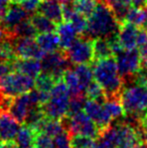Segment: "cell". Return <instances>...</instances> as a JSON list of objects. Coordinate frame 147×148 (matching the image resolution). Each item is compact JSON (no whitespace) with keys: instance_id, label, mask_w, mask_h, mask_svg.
<instances>
[{"instance_id":"6da1fadb","label":"cell","mask_w":147,"mask_h":148,"mask_svg":"<svg viewBox=\"0 0 147 148\" xmlns=\"http://www.w3.org/2000/svg\"><path fill=\"white\" fill-rule=\"evenodd\" d=\"M97 139L107 148H137L145 142L141 127L134 126L124 118L113 121Z\"/></svg>"},{"instance_id":"7a4b0ae2","label":"cell","mask_w":147,"mask_h":148,"mask_svg":"<svg viewBox=\"0 0 147 148\" xmlns=\"http://www.w3.org/2000/svg\"><path fill=\"white\" fill-rule=\"evenodd\" d=\"M125 116L131 123H140L147 112V86L130 81L123 84L120 94Z\"/></svg>"},{"instance_id":"3957f363","label":"cell","mask_w":147,"mask_h":148,"mask_svg":"<svg viewBox=\"0 0 147 148\" xmlns=\"http://www.w3.org/2000/svg\"><path fill=\"white\" fill-rule=\"evenodd\" d=\"M92 66L95 81L102 87L106 98L120 97L123 80L120 76L115 57L94 60Z\"/></svg>"},{"instance_id":"277c9868","label":"cell","mask_w":147,"mask_h":148,"mask_svg":"<svg viewBox=\"0 0 147 148\" xmlns=\"http://www.w3.org/2000/svg\"><path fill=\"white\" fill-rule=\"evenodd\" d=\"M120 22L114 12L108 5L100 0L96 9L88 17L85 35L91 39L97 37L111 38L117 34Z\"/></svg>"},{"instance_id":"5b68a950","label":"cell","mask_w":147,"mask_h":148,"mask_svg":"<svg viewBox=\"0 0 147 148\" xmlns=\"http://www.w3.org/2000/svg\"><path fill=\"white\" fill-rule=\"evenodd\" d=\"M71 94L63 78L55 82L46 103L41 105L45 117L62 120L68 115Z\"/></svg>"},{"instance_id":"8992f818","label":"cell","mask_w":147,"mask_h":148,"mask_svg":"<svg viewBox=\"0 0 147 148\" xmlns=\"http://www.w3.org/2000/svg\"><path fill=\"white\" fill-rule=\"evenodd\" d=\"M61 121L65 130L69 133L70 136L85 135L97 139L100 135L99 127L84 110L71 115H67Z\"/></svg>"},{"instance_id":"52a82bcc","label":"cell","mask_w":147,"mask_h":148,"mask_svg":"<svg viewBox=\"0 0 147 148\" xmlns=\"http://www.w3.org/2000/svg\"><path fill=\"white\" fill-rule=\"evenodd\" d=\"M36 81L34 78L22 73L13 72L0 77V95L15 98L21 94L34 89Z\"/></svg>"},{"instance_id":"ba28073f","label":"cell","mask_w":147,"mask_h":148,"mask_svg":"<svg viewBox=\"0 0 147 148\" xmlns=\"http://www.w3.org/2000/svg\"><path fill=\"white\" fill-rule=\"evenodd\" d=\"M68 60L73 64H92L94 60L93 55V39L81 35L74 42L64 51Z\"/></svg>"},{"instance_id":"9c48e42d","label":"cell","mask_w":147,"mask_h":148,"mask_svg":"<svg viewBox=\"0 0 147 148\" xmlns=\"http://www.w3.org/2000/svg\"><path fill=\"white\" fill-rule=\"evenodd\" d=\"M118 70L123 80V84L133 79L136 73L141 68L139 51L134 49H122L115 55Z\"/></svg>"},{"instance_id":"30bf717a","label":"cell","mask_w":147,"mask_h":148,"mask_svg":"<svg viewBox=\"0 0 147 148\" xmlns=\"http://www.w3.org/2000/svg\"><path fill=\"white\" fill-rule=\"evenodd\" d=\"M41 60V68L43 73L53 76L55 80H59L63 77L64 72L70 68L71 64L63 49L62 51H57L53 53H45Z\"/></svg>"},{"instance_id":"8fae6325","label":"cell","mask_w":147,"mask_h":148,"mask_svg":"<svg viewBox=\"0 0 147 148\" xmlns=\"http://www.w3.org/2000/svg\"><path fill=\"white\" fill-rule=\"evenodd\" d=\"M12 42L16 57L20 59H36L40 60L45 56V53L36 42V37H14L12 38Z\"/></svg>"},{"instance_id":"7c38bea8","label":"cell","mask_w":147,"mask_h":148,"mask_svg":"<svg viewBox=\"0 0 147 148\" xmlns=\"http://www.w3.org/2000/svg\"><path fill=\"white\" fill-rule=\"evenodd\" d=\"M83 110L96 123L97 126L100 129V132L104 130L105 128H107L113 122V119H112L110 113L106 109L103 102L88 99L85 102Z\"/></svg>"},{"instance_id":"4fadbf2b","label":"cell","mask_w":147,"mask_h":148,"mask_svg":"<svg viewBox=\"0 0 147 148\" xmlns=\"http://www.w3.org/2000/svg\"><path fill=\"white\" fill-rule=\"evenodd\" d=\"M139 27L123 21L120 23L119 30L117 32V40L122 49H137V35Z\"/></svg>"},{"instance_id":"5bb4252c","label":"cell","mask_w":147,"mask_h":148,"mask_svg":"<svg viewBox=\"0 0 147 148\" xmlns=\"http://www.w3.org/2000/svg\"><path fill=\"white\" fill-rule=\"evenodd\" d=\"M25 18H27V12L23 9V7L20 4L12 3L4 17L0 20V23L5 31V35H9L14 27Z\"/></svg>"},{"instance_id":"9a60e30c","label":"cell","mask_w":147,"mask_h":148,"mask_svg":"<svg viewBox=\"0 0 147 148\" xmlns=\"http://www.w3.org/2000/svg\"><path fill=\"white\" fill-rule=\"evenodd\" d=\"M32 106L37 105L32 104L29 96V92H27V93L21 94V95L17 96L15 98H12V101L9 106L8 112L19 123H24L26 116H27L28 112H29L30 108Z\"/></svg>"},{"instance_id":"2e32d148","label":"cell","mask_w":147,"mask_h":148,"mask_svg":"<svg viewBox=\"0 0 147 148\" xmlns=\"http://www.w3.org/2000/svg\"><path fill=\"white\" fill-rule=\"evenodd\" d=\"M20 123L8 111H0V141H14Z\"/></svg>"},{"instance_id":"e0dca14e","label":"cell","mask_w":147,"mask_h":148,"mask_svg":"<svg viewBox=\"0 0 147 148\" xmlns=\"http://www.w3.org/2000/svg\"><path fill=\"white\" fill-rule=\"evenodd\" d=\"M13 71L36 79L42 71L41 62L36 59H20L16 58L13 60Z\"/></svg>"},{"instance_id":"ac0fdd59","label":"cell","mask_w":147,"mask_h":148,"mask_svg":"<svg viewBox=\"0 0 147 148\" xmlns=\"http://www.w3.org/2000/svg\"><path fill=\"white\" fill-rule=\"evenodd\" d=\"M37 12L46 16L57 25L64 21L63 5L57 3L55 0H42L39 4Z\"/></svg>"},{"instance_id":"d6986e66","label":"cell","mask_w":147,"mask_h":148,"mask_svg":"<svg viewBox=\"0 0 147 148\" xmlns=\"http://www.w3.org/2000/svg\"><path fill=\"white\" fill-rule=\"evenodd\" d=\"M57 34L59 39V47L66 51L77 38V31L69 21H63L57 25Z\"/></svg>"},{"instance_id":"ffe728a7","label":"cell","mask_w":147,"mask_h":148,"mask_svg":"<svg viewBox=\"0 0 147 148\" xmlns=\"http://www.w3.org/2000/svg\"><path fill=\"white\" fill-rule=\"evenodd\" d=\"M36 40L45 53H53L61 49L59 36L55 32L39 33L38 35H36Z\"/></svg>"},{"instance_id":"44dd1931","label":"cell","mask_w":147,"mask_h":148,"mask_svg":"<svg viewBox=\"0 0 147 148\" xmlns=\"http://www.w3.org/2000/svg\"><path fill=\"white\" fill-rule=\"evenodd\" d=\"M34 138L36 131L30 126L24 124L23 126H20L14 142L17 148H34Z\"/></svg>"},{"instance_id":"7402d4cb","label":"cell","mask_w":147,"mask_h":148,"mask_svg":"<svg viewBox=\"0 0 147 148\" xmlns=\"http://www.w3.org/2000/svg\"><path fill=\"white\" fill-rule=\"evenodd\" d=\"M93 55H94V60L113 57L114 53L110 39L105 37H97L93 39Z\"/></svg>"},{"instance_id":"603a6c76","label":"cell","mask_w":147,"mask_h":148,"mask_svg":"<svg viewBox=\"0 0 147 148\" xmlns=\"http://www.w3.org/2000/svg\"><path fill=\"white\" fill-rule=\"evenodd\" d=\"M62 78H63L65 84L67 85L71 96L86 95L84 89L82 88L80 79H79L78 75H77V73L75 72L74 69H71V68L67 69V70L64 72Z\"/></svg>"},{"instance_id":"cb8c5ba5","label":"cell","mask_w":147,"mask_h":148,"mask_svg":"<svg viewBox=\"0 0 147 148\" xmlns=\"http://www.w3.org/2000/svg\"><path fill=\"white\" fill-rule=\"evenodd\" d=\"M147 20V6L145 7H136L132 5L126 14L124 21L129 22L133 25L142 28Z\"/></svg>"},{"instance_id":"d4e9b609","label":"cell","mask_w":147,"mask_h":148,"mask_svg":"<svg viewBox=\"0 0 147 148\" xmlns=\"http://www.w3.org/2000/svg\"><path fill=\"white\" fill-rule=\"evenodd\" d=\"M31 23L34 24L37 33H44V32H55L57 30V24L51 21L49 18L44 16L43 14L36 12L34 13L29 18Z\"/></svg>"},{"instance_id":"484cf974","label":"cell","mask_w":147,"mask_h":148,"mask_svg":"<svg viewBox=\"0 0 147 148\" xmlns=\"http://www.w3.org/2000/svg\"><path fill=\"white\" fill-rule=\"evenodd\" d=\"M102 1L110 7L120 23L124 21L128 10L132 6L131 0H102Z\"/></svg>"},{"instance_id":"4316f807","label":"cell","mask_w":147,"mask_h":148,"mask_svg":"<svg viewBox=\"0 0 147 148\" xmlns=\"http://www.w3.org/2000/svg\"><path fill=\"white\" fill-rule=\"evenodd\" d=\"M36 28L31 23L30 19L25 18L14 27V29L9 35H6V36L11 37V38H14V37H36Z\"/></svg>"},{"instance_id":"83f0119b","label":"cell","mask_w":147,"mask_h":148,"mask_svg":"<svg viewBox=\"0 0 147 148\" xmlns=\"http://www.w3.org/2000/svg\"><path fill=\"white\" fill-rule=\"evenodd\" d=\"M103 103H104L106 109L108 110V112L110 113L113 121L121 120V119L124 118V116H125V112H124V109H123V106H122L120 97L106 98Z\"/></svg>"},{"instance_id":"f1b7e54d","label":"cell","mask_w":147,"mask_h":148,"mask_svg":"<svg viewBox=\"0 0 147 148\" xmlns=\"http://www.w3.org/2000/svg\"><path fill=\"white\" fill-rule=\"evenodd\" d=\"M57 81V80H55L51 75L46 74V73H40L36 80L34 89H36L39 93L51 96V91L53 88Z\"/></svg>"},{"instance_id":"f546056e","label":"cell","mask_w":147,"mask_h":148,"mask_svg":"<svg viewBox=\"0 0 147 148\" xmlns=\"http://www.w3.org/2000/svg\"><path fill=\"white\" fill-rule=\"evenodd\" d=\"M100 0H73L72 6L77 12L85 17H89L96 9Z\"/></svg>"},{"instance_id":"4dcf8cb0","label":"cell","mask_w":147,"mask_h":148,"mask_svg":"<svg viewBox=\"0 0 147 148\" xmlns=\"http://www.w3.org/2000/svg\"><path fill=\"white\" fill-rule=\"evenodd\" d=\"M74 70L78 75L82 88L84 89L85 94H86L87 87L94 81L93 80L94 74H93V69L91 68V64H77Z\"/></svg>"},{"instance_id":"1f68e13d","label":"cell","mask_w":147,"mask_h":148,"mask_svg":"<svg viewBox=\"0 0 147 148\" xmlns=\"http://www.w3.org/2000/svg\"><path fill=\"white\" fill-rule=\"evenodd\" d=\"M12 38L6 36L0 41V60L1 62H13L16 59Z\"/></svg>"},{"instance_id":"d6a6232c","label":"cell","mask_w":147,"mask_h":148,"mask_svg":"<svg viewBox=\"0 0 147 148\" xmlns=\"http://www.w3.org/2000/svg\"><path fill=\"white\" fill-rule=\"evenodd\" d=\"M86 97L88 99L96 100L99 102H104L106 99V96L103 91L102 87L96 82V81H93L86 89Z\"/></svg>"},{"instance_id":"836d02e7","label":"cell","mask_w":147,"mask_h":148,"mask_svg":"<svg viewBox=\"0 0 147 148\" xmlns=\"http://www.w3.org/2000/svg\"><path fill=\"white\" fill-rule=\"evenodd\" d=\"M71 146L72 148H92L95 144V139L85 135H72Z\"/></svg>"},{"instance_id":"e575fe53","label":"cell","mask_w":147,"mask_h":148,"mask_svg":"<svg viewBox=\"0 0 147 148\" xmlns=\"http://www.w3.org/2000/svg\"><path fill=\"white\" fill-rule=\"evenodd\" d=\"M34 148H55L53 137L43 132H36Z\"/></svg>"},{"instance_id":"d590c367","label":"cell","mask_w":147,"mask_h":148,"mask_svg":"<svg viewBox=\"0 0 147 148\" xmlns=\"http://www.w3.org/2000/svg\"><path fill=\"white\" fill-rule=\"evenodd\" d=\"M53 143L55 148H72L71 138L67 131H64L53 137Z\"/></svg>"},{"instance_id":"8d00e7d4","label":"cell","mask_w":147,"mask_h":148,"mask_svg":"<svg viewBox=\"0 0 147 148\" xmlns=\"http://www.w3.org/2000/svg\"><path fill=\"white\" fill-rule=\"evenodd\" d=\"M39 4H40V0H25L20 5L27 12V14H34L37 12Z\"/></svg>"},{"instance_id":"74e56055","label":"cell","mask_w":147,"mask_h":148,"mask_svg":"<svg viewBox=\"0 0 147 148\" xmlns=\"http://www.w3.org/2000/svg\"><path fill=\"white\" fill-rule=\"evenodd\" d=\"M139 55L141 60V66L147 68V42L139 47Z\"/></svg>"},{"instance_id":"f35d334b","label":"cell","mask_w":147,"mask_h":148,"mask_svg":"<svg viewBox=\"0 0 147 148\" xmlns=\"http://www.w3.org/2000/svg\"><path fill=\"white\" fill-rule=\"evenodd\" d=\"M10 5H11L10 0H0V20L4 17Z\"/></svg>"},{"instance_id":"ab89813d","label":"cell","mask_w":147,"mask_h":148,"mask_svg":"<svg viewBox=\"0 0 147 148\" xmlns=\"http://www.w3.org/2000/svg\"><path fill=\"white\" fill-rule=\"evenodd\" d=\"M141 129L144 136V140H145V142H147V112L141 119Z\"/></svg>"},{"instance_id":"60d3db41","label":"cell","mask_w":147,"mask_h":148,"mask_svg":"<svg viewBox=\"0 0 147 148\" xmlns=\"http://www.w3.org/2000/svg\"><path fill=\"white\" fill-rule=\"evenodd\" d=\"M0 148H17L14 141H0Z\"/></svg>"},{"instance_id":"b9f144b4","label":"cell","mask_w":147,"mask_h":148,"mask_svg":"<svg viewBox=\"0 0 147 148\" xmlns=\"http://www.w3.org/2000/svg\"><path fill=\"white\" fill-rule=\"evenodd\" d=\"M132 5L136 7H145L147 6V0H131Z\"/></svg>"},{"instance_id":"7bdbcfd3","label":"cell","mask_w":147,"mask_h":148,"mask_svg":"<svg viewBox=\"0 0 147 148\" xmlns=\"http://www.w3.org/2000/svg\"><path fill=\"white\" fill-rule=\"evenodd\" d=\"M55 1H57V3L62 4V5H65V4H71L73 0H55Z\"/></svg>"},{"instance_id":"ee69618b","label":"cell","mask_w":147,"mask_h":148,"mask_svg":"<svg viewBox=\"0 0 147 148\" xmlns=\"http://www.w3.org/2000/svg\"><path fill=\"white\" fill-rule=\"evenodd\" d=\"M4 37H5V31H4L3 27H2V25H1V23H0V41H1Z\"/></svg>"},{"instance_id":"f6af8a7d","label":"cell","mask_w":147,"mask_h":148,"mask_svg":"<svg viewBox=\"0 0 147 148\" xmlns=\"http://www.w3.org/2000/svg\"><path fill=\"white\" fill-rule=\"evenodd\" d=\"M11 3H15V4H21L22 2H24L25 0H10Z\"/></svg>"},{"instance_id":"bcb514c9","label":"cell","mask_w":147,"mask_h":148,"mask_svg":"<svg viewBox=\"0 0 147 148\" xmlns=\"http://www.w3.org/2000/svg\"><path fill=\"white\" fill-rule=\"evenodd\" d=\"M137 148H147V142H144V143H142L141 145H139Z\"/></svg>"},{"instance_id":"7dc6e473","label":"cell","mask_w":147,"mask_h":148,"mask_svg":"<svg viewBox=\"0 0 147 148\" xmlns=\"http://www.w3.org/2000/svg\"><path fill=\"white\" fill-rule=\"evenodd\" d=\"M142 28H144V29H145V30L147 31V20H146L145 23H144V25H143V27H142Z\"/></svg>"},{"instance_id":"c3c4849f","label":"cell","mask_w":147,"mask_h":148,"mask_svg":"<svg viewBox=\"0 0 147 148\" xmlns=\"http://www.w3.org/2000/svg\"><path fill=\"white\" fill-rule=\"evenodd\" d=\"M40 1H42V0H40Z\"/></svg>"}]
</instances>
